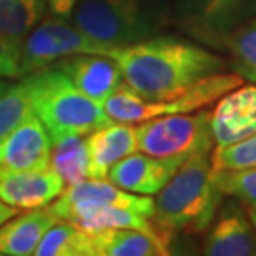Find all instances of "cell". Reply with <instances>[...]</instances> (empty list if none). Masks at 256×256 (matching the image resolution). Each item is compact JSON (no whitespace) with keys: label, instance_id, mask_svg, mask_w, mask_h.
<instances>
[{"label":"cell","instance_id":"6da1fadb","mask_svg":"<svg viewBox=\"0 0 256 256\" xmlns=\"http://www.w3.org/2000/svg\"><path fill=\"white\" fill-rule=\"evenodd\" d=\"M110 57L122 68L125 84L148 102L170 100L228 65L200 45L175 37H150L116 47Z\"/></svg>","mask_w":256,"mask_h":256},{"label":"cell","instance_id":"83f0119b","mask_svg":"<svg viewBox=\"0 0 256 256\" xmlns=\"http://www.w3.org/2000/svg\"><path fill=\"white\" fill-rule=\"evenodd\" d=\"M18 212H20V210L10 206V204L4 203L2 200H0V226H2L5 222H8L10 218H14Z\"/></svg>","mask_w":256,"mask_h":256},{"label":"cell","instance_id":"e0dca14e","mask_svg":"<svg viewBox=\"0 0 256 256\" xmlns=\"http://www.w3.org/2000/svg\"><path fill=\"white\" fill-rule=\"evenodd\" d=\"M57 222L58 218L50 208H35L10 218L0 226V256L34 254L44 234Z\"/></svg>","mask_w":256,"mask_h":256},{"label":"cell","instance_id":"ffe728a7","mask_svg":"<svg viewBox=\"0 0 256 256\" xmlns=\"http://www.w3.org/2000/svg\"><path fill=\"white\" fill-rule=\"evenodd\" d=\"M37 256H95L90 233L74 223L58 220L40 240Z\"/></svg>","mask_w":256,"mask_h":256},{"label":"cell","instance_id":"7c38bea8","mask_svg":"<svg viewBox=\"0 0 256 256\" xmlns=\"http://www.w3.org/2000/svg\"><path fill=\"white\" fill-rule=\"evenodd\" d=\"M183 162L182 158H158L143 152L130 153L112 166L106 178L125 192L152 196L166 185Z\"/></svg>","mask_w":256,"mask_h":256},{"label":"cell","instance_id":"cb8c5ba5","mask_svg":"<svg viewBox=\"0 0 256 256\" xmlns=\"http://www.w3.org/2000/svg\"><path fill=\"white\" fill-rule=\"evenodd\" d=\"M32 110L28 95V85L25 78L10 85L0 96V142L22 122Z\"/></svg>","mask_w":256,"mask_h":256},{"label":"cell","instance_id":"9a60e30c","mask_svg":"<svg viewBox=\"0 0 256 256\" xmlns=\"http://www.w3.org/2000/svg\"><path fill=\"white\" fill-rule=\"evenodd\" d=\"M203 254L208 256H253L256 233L246 213L234 202L226 203L216 222L204 236Z\"/></svg>","mask_w":256,"mask_h":256},{"label":"cell","instance_id":"d6986e66","mask_svg":"<svg viewBox=\"0 0 256 256\" xmlns=\"http://www.w3.org/2000/svg\"><path fill=\"white\" fill-rule=\"evenodd\" d=\"M47 0H0V35L22 48L27 35L42 22Z\"/></svg>","mask_w":256,"mask_h":256},{"label":"cell","instance_id":"7a4b0ae2","mask_svg":"<svg viewBox=\"0 0 256 256\" xmlns=\"http://www.w3.org/2000/svg\"><path fill=\"white\" fill-rule=\"evenodd\" d=\"M212 173L208 155H193L156 193L152 223L168 250L175 234L203 233L213 223L222 193L214 186Z\"/></svg>","mask_w":256,"mask_h":256},{"label":"cell","instance_id":"f1b7e54d","mask_svg":"<svg viewBox=\"0 0 256 256\" xmlns=\"http://www.w3.org/2000/svg\"><path fill=\"white\" fill-rule=\"evenodd\" d=\"M8 84H7V82H4V80H0V96H2L4 94H5V92H7V88H8Z\"/></svg>","mask_w":256,"mask_h":256},{"label":"cell","instance_id":"f546056e","mask_svg":"<svg viewBox=\"0 0 256 256\" xmlns=\"http://www.w3.org/2000/svg\"><path fill=\"white\" fill-rule=\"evenodd\" d=\"M250 216H252V223H253V228L256 233V210H250Z\"/></svg>","mask_w":256,"mask_h":256},{"label":"cell","instance_id":"5b68a950","mask_svg":"<svg viewBox=\"0 0 256 256\" xmlns=\"http://www.w3.org/2000/svg\"><path fill=\"white\" fill-rule=\"evenodd\" d=\"M70 17L85 35L112 47L142 42L158 28L143 0H76Z\"/></svg>","mask_w":256,"mask_h":256},{"label":"cell","instance_id":"30bf717a","mask_svg":"<svg viewBox=\"0 0 256 256\" xmlns=\"http://www.w3.org/2000/svg\"><path fill=\"white\" fill-rule=\"evenodd\" d=\"M52 140L34 110L0 142V172H40L50 168Z\"/></svg>","mask_w":256,"mask_h":256},{"label":"cell","instance_id":"4fadbf2b","mask_svg":"<svg viewBox=\"0 0 256 256\" xmlns=\"http://www.w3.org/2000/svg\"><path fill=\"white\" fill-rule=\"evenodd\" d=\"M65 190L52 168L40 172H0V200L17 210L44 208Z\"/></svg>","mask_w":256,"mask_h":256},{"label":"cell","instance_id":"44dd1931","mask_svg":"<svg viewBox=\"0 0 256 256\" xmlns=\"http://www.w3.org/2000/svg\"><path fill=\"white\" fill-rule=\"evenodd\" d=\"M50 168L62 176L65 185H75L88 176V152L82 135H68L52 143Z\"/></svg>","mask_w":256,"mask_h":256},{"label":"cell","instance_id":"9c48e42d","mask_svg":"<svg viewBox=\"0 0 256 256\" xmlns=\"http://www.w3.org/2000/svg\"><path fill=\"white\" fill-rule=\"evenodd\" d=\"M106 206L128 208L152 218L155 212V200L146 194L125 192L112 182L86 178L75 185H68L48 208L58 220L72 223L80 214Z\"/></svg>","mask_w":256,"mask_h":256},{"label":"cell","instance_id":"5bb4252c","mask_svg":"<svg viewBox=\"0 0 256 256\" xmlns=\"http://www.w3.org/2000/svg\"><path fill=\"white\" fill-rule=\"evenodd\" d=\"M212 130L218 146L256 133V85L238 86L223 95L212 114Z\"/></svg>","mask_w":256,"mask_h":256},{"label":"cell","instance_id":"8fae6325","mask_svg":"<svg viewBox=\"0 0 256 256\" xmlns=\"http://www.w3.org/2000/svg\"><path fill=\"white\" fill-rule=\"evenodd\" d=\"M82 94L104 106V104L124 84V74L112 57L95 54H78L60 58L54 64Z\"/></svg>","mask_w":256,"mask_h":256},{"label":"cell","instance_id":"603a6c76","mask_svg":"<svg viewBox=\"0 0 256 256\" xmlns=\"http://www.w3.org/2000/svg\"><path fill=\"white\" fill-rule=\"evenodd\" d=\"M212 176L222 194L236 198L248 210H256V166L243 170H213Z\"/></svg>","mask_w":256,"mask_h":256},{"label":"cell","instance_id":"8992f818","mask_svg":"<svg viewBox=\"0 0 256 256\" xmlns=\"http://www.w3.org/2000/svg\"><path fill=\"white\" fill-rule=\"evenodd\" d=\"M136 138L138 150L152 156L186 160L193 155H208L214 145L212 115L200 112L145 120L136 126Z\"/></svg>","mask_w":256,"mask_h":256},{"label":"cell","instance_id":"2e32d148","mask_svg":"<svg viewBox=\"0 0 256 256\" xmlns=\"http://www.w3.org/2000/svg\"><path fill=\"white\" fill-rule=\"evenodd\" d=\"M88 152V176L105 180L116 162L138 150L136 126L114 122L85 138Z\"/></svg>","mask_w":256,"mask_h":256},{"label":"cell","instance_id":"484cf974","mask_svg":"<svg viewBox=\"0 0 256 256\" xmlns=\"http://www.w3.org/2000/svg\"><path fill=\"white\" fill-rule=\"evenodd\" d=\"M20 48L18 45L0 35V76L15 78L20 75Z\"/></svg>","mask_w":256,"mask_h":256},{"label":"cell","instance_id":"4316f807","mask_svg":"<svg viewBox=\"0 0 256 256\" xmlns=\"http://www.w3.org/2000/svg\"><path fill=\"white\" fill-rule=\"evenodd\" d=\"M75 4L76 0H47L48 10L54 14V17H62V18L70 17Z\"/></svg>","mask_w":256,"mask_h":256},{"label":"cell","instance_id":"277c9868","mask_svg":"<svg viewBox=\"0 0 256 256\" xmlns=\"http://www.w3.org/2000/svg\"><path fill=\"white\" fill-rule=\"evenodd\" d=\"M243 85V78L236 74H213L188 86L180 95L165 102L143 100L125 82L104 104V110L114 122L120 124H142L145 120L163 115L192 114L204 105L213 104L223 95Z\"/></svg>","mask_w":256,"mask_h":256},{"label":"cell","instance_id":"d4e9b609","mask_svg":"<svg viewBox=\"0 0 256 256\" xmlns=\"http://www.w3.org/2000/svg\"><path fill=\"white\" fill-rule=\"evenodd\" d=\"M210 160L214 172L256 166V133L230 145L216 146Z\"/></svg>","mask_w":256,"mask_h":256},{"label":"cell","instance_id":"3957f363","mask_svg":"<svg viewBox=\"0 0 256 256\" xmlns=\"http://www.w3.org/2000/svg\"><path fill=\"white\" fill-rule=\"evenodd\" d=\"M28 85L32 110L47 128L52 143L68 135H88L114 124L104 106L76 88L55 65L24 76Z\"/></svg>","mask_w":256,"mask_h":256},{"label":"cell","instance_id":"ac0fdd59","mask_svg":"<svg viewBox=\"0 0 256 256\" xmlns=\"http://www.w3.org/2000/svg\"><path fill=\"white\" fill-rule=\"evenodd\" d=\"M95 256H160L170 252L153 238L138 230L105 228L90 233Z\"/></svg>","mask_w":256,"mask_h":256},{"label":"cell","instance_id":"ba28073f","mask_svg":"<svg viewBox=\"0 0 256 256\" xmlns=\"http://www.w3.org/2000/svg\"><path fill=\"white\" fill-rule=\"evenodd\" d=\"M178 25L208 47L223 50L226 38L256 14V0H176Z\"/></svg>","mask_w":256,"mask_h":256},{"label":"cell","instance_id":"52a82bcc","mask_svg":"<svg viewBox=\"0 0 256 256\" xmlns=\"http://www.w3.org/2000/svg\"><path fill=\"white\" fill-rule=\"evenodd\" d=\"M116 47L90 38L74 24L62 17L40 22L24 40L20 50V75L25 76L78 54H95L110 57Z\"/></svg>","mask_w":256,"mask_h":256},{"label":"cell","instance_id":"7402d4cb","mask_svg":"<svg viewBox=\"0 0 256 256\" xmlns=\"http://www.w3.org/2000/svg\"><path fill=\"white\" fill-rule=\"evenodd\" d=\"M230 54V64L234 74L256 85V17L234 30L223 47Z\"/></svg>","mask_w":256,"mask_h":256}]
</instances>
